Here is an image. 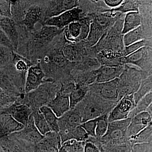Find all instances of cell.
<instances>
[{"label":"cell","instance_id":"obj_1","mask_svg":"<svg viewBox=\"0 0 152 152\" xmlns=\"http://www.w3.org/2000/svg\"><path fill=\"white\" fill-rule=\"evenodd\" d=\"M93 94L88 96L87 94L84 99L75 108L80 112L83 123L109 114L118 102L106 100Z\"/></svg>","mask_w":152,"mask_h":152},{"label":"cell","instance_id":"obj_2","mask_svg":"<svg viewBox=\"0 0 152 152\" xmlns=\"http://www.w3.org/2000/svg\"><path fill=\"white\" fill-rule=\"evenodd\" d=\"M131 121V118H128L126 119L109 123L107 133L100 140V146L106 144L113 145L129 142L127 132Z\"/></svg>","mask_w":152,"mask_h":152},{"label":"cell","instance_id":"obj_3","mask_svg":"<svg viewBox=\"0 0 152 152\" xmlns=\"http://www.w3.org/2000/svg\"><path fill=\"white\" fill-rule=\"evenodd\" d=\"M136 106L134 94L126 95L118 101L116 105L109 113V122L127 119Z\"/></svg>","mask_w":152,"mask_h":152},{"label":"cell","instance_id":"obj_4","mask_svg":"<svg viewBox=\"0 0 152 152\" xmlns=\"http://www.w3.org/2000/svg\"><path fill=\"white\" fill-rule=\"evenodd\" d=\"M93 93L106 100L118 102L119 78H116L106 83H96L94 87Z\"/></svg>","mask_w":152,"mask_h":152},{"label":"cell","instance_id":"obj_5","mask_svg":"<svg viewBox=\"0 0 152 152\" xmlns=\"http://www.w3.org/2000/svg\"><path fill=\"white\" fill-rule=\"evenodd\" d=\"M82 12V10L77 7L57 16L48 19L44 22V25L53 26L60 29H63L71 23L77 21Z\"/></svg>","mask_w":152,"mask_h":152},{"label":"cell","instance_id":"obj_6","mask_svg":"<svg viewBox=\"0 0 152 152\" xmlns=\"http://www.w3.org/2000/svg\"><path fill=\"white\" fill-rule=\"evenodd\" d=\"M45 74L39 63L32 66L27 74L25 83V91L28 94L37 89L45 83Z\"/></svg>","mask_w":152,"mask_h":152},{"label":"cell","instance_id":"obj_7","mask_svg":"<svg viewBox=\"0 0 152 152\" xmlns=\"http://www.w3.org/2000/svg\"><path fill=\"white\" fill-rule=\"evenodd\" d=\"M25 126L4 110H0V139L20 132Z\"/></svg>","mask_w":152,"mask_h":152},{"label":"cell","instance_id":"obj_8","mask_svg":"<svg viewBox=\"0 0 152 152\" xmlns=\"http://www.w3.org/2000/svg\"><path fill=\"white\" fill-rule=\"evenodd\" d=\"M151 120L152 117L147 111L139 113L132 118L127 132L128 140L140 132L150 124Z\"/></svg>","mask_w":152,"mask_h":152},{"label":"cell","instance_id":"obj_9","mask_svg":"<svg viewBox=\"0 0 152 152\" xmlns=\"http://www.w3.org/2000/svg\"><path fill=\"white\" fill-rule=\"evenodd\" d=\"M77 5L78 2L77 1L60 0L50 1L45 12V20L50 18L59 15L66 11L77 7Z\"/></svg>","mask_w":152,"mask_h":152},{"label":"cell","instance_id":"obj_10","mask_svg":"<svg viewBox=\"0 0 152 152\" xmlns=\"http://www.w3.org/2000/svg\"><path fill=\"white\" fill-rule=\"evenodd\" d=\"M47 106L59 118L70 110L69 95L64 94L60 90Z\"/></svg>","mask_w":152,"mask_h":152},{"label":"cell","instance_id":"obj_11","mask_svg":"<svg viewBox=\"0 0 152 152\" xmlns=\"http://www.w3.org/2000/svg\"><path fill=\"white\" fill-rule=\"evenodd\" d=\"M83 123L81 115L76 108L71 109L58 118L60 131L73 129L81 126Z\"/></svg>","mask_w":152,"mask_h":152},{"label":"cell","instance_id":"obj_12","mask_svg":"<svg viewBox=\"0 0 152 152\" xmlns=\"http://www.w3.org/2000/svg\"><path fill=\"white\" fill-rule=\"evenodd\" d=\"M4 110L10 114L18 122L27 126L31 121L33 112L29 107L25 104L12 105L8 108L4 109Z\"/></svg>","mask_w":152,"mask_h":152},{"label":"cell","instance_id":"obj_13","mask_svg":"<svg viewBox=\"0 0 152 152\" xmlns=\"http://www.w3.org/2000/svg\"><path fill=\"white\" fill-rule=\"evenodd\" d=\"M122 68L118 66H104L96 72V83H106L116 78H118L122 75Z\"/></svg>","mask_w":152,"mask_h":152},{"label":"cell","instance_id":"obj_14","mask_svg":"<svg viewBox=\"0 0 152 152\" xmlns=\"http://www.w3.org/2000/svg\"><path fill=\"white\" fill-rule=\"evenodd\" d=\"M0 28L11 41L14 48H16L19 43V36L14 20L11 18L1 17Z\"/></svg>","mask_w":152,"mask_h":152},{"label":"cell","instance_id":"obj_15","mask_svg":"<svg viewBox=\"0 0 152 152\" xmlns=\"http://www.w3.org/2000/svg\"><path fill=\"white\" fill-rule=\"evenodd\" d=\"M63 30L53 26L44 25L39 31L36 34L35 39L40 45H47L62 32Z\"/></svg>","mask_w":152,"mask_h":152},{"label":"cell","instance_id":"obj_16","mask_svg":"<svg viewBox=\"0 0 152 152\" xmlns=\"http://www.w3.org/2000/svg\"><path fill=\"white\" fill-rule=\"evenodd\" d=\"M61 145L70 140H76L80 142H86L89 137L86 131L80 126L73 129L60 131Z\"/></svg>","mask_w":152,"mask_h":152},{"label":"cell","instance_id":"obj_17","mask_svg":"<svg viewBox=\"0 0 152 152\" xmlns=\"http://www.w3.org/2000/svg\"><path fill=\"white\" fill-rule=\"evenodd\" d=\"M42 13V10L39 6H32L28 9L25 14L23 23L28 30L31 31L39 20Z\"/></svg>","mask_w":152,"mask_h":152},{"label":"cell","instance_id":"obj_18","mask_svg":"<svg viewBox=\"0 0 152 152\" xmlns=\"http://www.w3.org/2000/svg\"><path fill=\"white\" fill-rule=\"evenodd\" d=\"M142 19L138 12H128L125 17L122 33L125 34L141 26Z\"/></svg>","mask_w":152,"mask_h":152},{"label":"cell","instance_id":"obj_19","mask_svg":"<svg viewBox=\"0 0 152 152\" xmlns=\"http://www.w3.org/2000/svg\"><path fill=\"white\" fill-rule=\"evenodd\" d=\"M88 87L85 85L77 84L69 96L71 109H73L86 97Z\"/></svg>","mask_w":152,"mask_h":152},{"label":"cell","instance_id":"obj_20","mask_svg":"<svg viewBox=\"0 0 152 152\" xmlns=\"http://www.w3.org/2000/svg\"><path fill=\"white\" fill-rule=\"evenodd\" d=\"M43 115L51 132L59 133L60 132L58 118L53 110L47 105L41 106L39 108Z\"/></svg>","mask_w":152,"mask_h":152},{"label":"cell","instance_id":"obj_21","mask_svg":"<svg viewBox=\"0 0 152 152\" xmlns=\"http://www.w3.org/2000/svg\"><path fill=\"white\" fill-rule=\"evenodd\" d=\"M32 115L34 125L41 134L45 136L51 132L45 117L39 110V109L33 112Z\"/></svg>","mask_w":152,"mask_h":152},{"label":"cell","instance_id":"obj_22","mask_svg":"<svg viewBox=\"0 0 152 152\" xmlns=\"http://www.w3.org/2000/svg\"><path fill=\"white\" fill-rule=\"evenodd\" d=\"M132 147L136 144L151 142L152 140V124L149 125L137 135L128 140Z\"/></svg>","mask_w":152,"mask_h":152},{"label":"cell","instance_id":"obj_23","mask_svg":"<svg viewBox=\"0 0 152 152\" xmlns=\"http://www.w3.org/2000/svg\"><path fill=\"white\" fill-rule=\"evenodd\" d=\"M152 103V91L145 95L139 101L136 107L131 112L129 115V118L132 119L139 113L145 111Z\"/></svg>","mask_w":152,"mask_h":152},{"label":"cell","instance_id":"obj_24","mask_svg":"<svg viewBox=\"0 0 152 152\" xmlns=\"http://www.w3.org/2000/svg\"><path fill=\"white\" fill-rule=\"evenodd\" d=\"M124 43L126 47L142 40L143 38L141 26L124 34Z\"/></svg>","mask_w":152,"mask_h":152},{"label":"cell","instance_id":"obj_25","mask_svg":"<svg viewBox=\"0 0 152 152\" xmlns=\"http://www.w3.org/2000/svg\"><path fill=\"white\" fill-rule=\"evenodd\" d=\"M109 114L103 115L97 118L96 137L98 140H100L107 131L109 124Z\"/></svg>","mask_w":152,"mask_h":152},{"label":"cell","instance_id":"obj_26","mask_svg":"<svg viewBox=\"0 0 152 152\" xmlns=\"http://www.w3.org/2000/svg\"><path fill=\"white\" fill-rule=\"evenodd\" d=\"M81 28V25L80 22L77 21L71 23L65 31L66 37L70 40H78L80 34Z\"/></svg>","mask_w":152,"mask_h":152},{"label":"cell","instance_id":"obj_27","mask_svg":"<svg viewBox=\"0 0 152 152\" xmlns=\"http://www.w3.org/2000/svg\"><path fill=\"white\" fill-rule=\"evenodd\" d=\"M86 142L76 140H70L62 144V146L69 152H84Z\"/></svg>","mask_w":152,"mask_h":152},{"label":"cell","instance_id":"obj_28","mask_svg":"<svg viewBox=\"0 0 152 152\" xmlns=\"http://www.w3.org/2000/svg\"><path fill=\"white\" fill-rule=\"evenodd\" d=\"M13 61L16 69L19 72H28L32 66L31 63L29 60L17 54H14Z\"/></svg>","mask_w":152,"mask_h":152},{"label":"cell","instance_id":"obj_29","mask_svg":"<svg viewBox=\"0 0 152 152\" xmlns=\"http://www.w3.org/2000/svg\"><path fill=\"white\" fill-rule=\"evenodd\" d=\"M102 27L97 23H93L90 26V31L88 39L92 44L97 42L102 34Z\"/></svg>","mask_w":152,"mask_h":152},{"label":"cell","instance_id":"obj_30","mask_svg":"<svg viewBox=\"0 0 152 152\" xmlns=\"http://www.w3.org/2000/svg\"><path fill=\"white\" fill-rule=\"evenodd\" d=\"M13 102L12 96L0 87V110L8 108Z\"/></svg>","mask_w":152,"mask_h":152},{"label":"cell","instance_id":"obj_31","mask_svg":"<svg viewBox=\"0 0 152 152\" xmlns=\"http://www.w3.org/2000/svg\"><path fill=\"white\" fill-rule=\"evenodd\" d=\"M63 54L66 60L75 62L77 60L78 53L75 47L72 45H67L63 49Z\"/></svg>","mask_w":152,"mask_h":152},{"label":"cell","instance_id":"obj_32","mask_svg":"<svg viewBox=\"0 0 152 152\" xmlns=\"http://www.w3.org/2000/svg\"><path fill=\"white\" fill-rule=\"evenodd\" d=\"M12 2L10 1L0 0V15L1 17L11 18Z\"/></svg>","mask_w":152,"mask_h":152},{"label":"cell","instance_id":"obj_33","mask_svg":"<svg viewBox=\"0 0 152 152\" xmlns=\"http://www.w3.org/2000/svg\"><path fill=\"white\" fill-rule=\"evenodd\" d=\"M97 118L94 119L89 120L82 123L81 126L83 128L89 137H96V126Z\"/></svg>","mask_w":152,"mask_h":152},{"label":"cell","instance_id":"obj_34","mask_svg":"<svg viewBox=\"0 0 152 152\" xmlns=\"http://www.w3.org/2000/svg\"><path fill=\"white\" fill-rule=\"evenodd\" d=\"M131 152H152V142L135 144Z\"/></svg>","mask_w":152,"mask_h":152},{"label":"cell","instance_id":"obj_35","mask_svg":"<svg viewBox=\"0 0 152 152\" xmlns=\"http://www.w3.org/2000/svg\"><path fill=\"white\" fill-rule=\"evenodd\" d=\"M118 9V10L126 12H138V5L134 1H127Z\"/></svg>","mask_w":152,"mask_h":152},{"label":"cell","instance_id":"obj_36","mask_svg":"<svg viewBox=\"0 0 152 152\" xmlns=\"http://www.w3.org/2000/svg\"><path fill=\"white\" fill-rule=\"evenodd\" d=\"M143 48L139 49L137 51L129 55L128 57V61L135 64H139L142 60L144 56Z\"/></svg>","mask_w":152,"mask_h":152},{"label":"cell","instance_id":"obj_37","mask_svg":"<svg viewBox=\"0 0 152 152\" xmlns=\"http://www.w3.org/2000/svg\"><path fill=\"white\" fill-rule=\"evenodd\" d=\"M51 60L54 65L59 67H61L64 66L66 60L63 53H57L53 54Z\"/></svg>","mask_w":152,"mask_h":152},{"label":"cell","instance_id":"obj_38","mask_svg":"<svg viewBox=\"0 0 152 152\" xmlns=\"http://www.w3.org/2000/svg\"><path fill=\"white\" fill-rule=\"evenodd\" d=\"M81 25L80 34L78 40H83L86 39L88 37L90 31V26L88 22L86 20H82L80 22Z\"/></svg>","mask_w":152,"mask_h":152},{"label":"cell","instance_id":"obj_39","mask_svg":"<svg viewBox=\"0 0 152 152\" xmlns=\"http://www.w3.org/2000/svg\"><path fill=\"white\" fill-rule=\"evenodd\" d=\"M144 46V41L141 40L135 43L132 44L129 46L126 47V55L128 56V55H129L133 53L134 52L137 51L139 49L143 48Z\"/></svg>","mask_w":152,"mask_h":152},{"label":"cell","instance_id":"obj_40","mask_svg":"<svg viewBox=\"0 0 152 152\" xmlns=\"http://www.w3.org/2000/svg\"><path fill=\"white\" fill-rule=\"evenodd\" d=\"M0 45L5 47L8 48L12 50L14 48L12 44L5 34L0 28Z\"/></svg>","mask_w":152,"mask_h":152},{"label":"cell","instance_id":"obj_41","mask_svg":"<svg viewBox=\"0 0 152 152\" xmlns=\"http://www.w3.org/2000/svg\"><path fill=\"white\" fill-rule=\"evenodd\" d=\"M10 49L0 45V63L7 61L10 57Z\"/></svg>","mask_w":152,"mask_h":152},{"label":"cell","instance_id":"obj_42","mask_svg":"<svg viewBox=\"0 0 152 152\" xmlns=\"http://www.w3.org/2000/svg\"><path fill=\"white\" fill-rule=\"evenodd\" d=\"M84 152H101L100 149L95 144L91 142H86Z\"/></svg>","mask_w":152,"mask_h":152},{"label":"cell","instance_id":"obj_43","mask_svg":"<svg viewBox=\"0 0 152 152\" xmlns=\"http://www.w3.org/2000/svg\"><path fill=\"white\" fill-rule=\"evenodd\" d=\"M106 4L111 7H118L122 3V0H105Z\"/></svg>","mask_w":152,"mask_h":152},{"label":"cell","instance_id":"obj_44","mask_svg":"<svg viewBox=\"0 0 152 152\" xmlns=\"http://www.w3.org/2000/svg\"><path fill=\"white\" fill-rule=\"evenodd\" d=\"M146 111L147 112H148L151 115L152 118V103L150 105L148 108L147 109Z\"/></svg>","mask_w":152,"mask_h":152},{"label":"cell","instance_id":"obj_45","mask_svg":"<svg viewBox=\"0 0 152 152\" xmlns=\"http://www.w3.org/2000/svg\"><path fill=\"white\" fill-rule=\"evenodd\" d=\"M58 152H69L67 151H66L65 149L64 148L63 146H62L61 147V148H60L59 149V151Z\"/></svg>","mask_w":152,"mask_h":152},{"label":"cell","instance_id":"obj_46","mask_svg":"<svg viewBox=\"0 0 152 152\" xmlns=\"http://www.w3.org/2000/svg\"><path fill=\"white\" fill-rule=\"evenodd\" d=\"M1 15H0V18H1Z\"/></svg>","mask_w":152,"mask_h":152},{"label":"cell","instance_id":"obj_47","mask_svg":"<svg viewBox=\"0 0 152 152\" xmlns=\"http://www.w3.org/2000/svg\"></svg>","mask_w":152,"mask_h":152}]
</instances>
